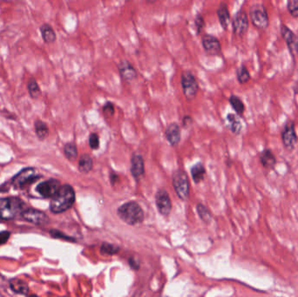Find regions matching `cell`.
<instances>
[{
	"mask_svg": "<svg viewBox=\"0 0 298 297\" xmlns=\"http://www.w3.org/2000/svg\"><path fill=\"white\" fill-rule=\"evenodd\" d=\"M9 285L12 291L18 295L27 296L29 293V287H28L27 283L20 278L11 279Z\"/></svg>",
	"mask_w": 298,
	"mask_h": 297,
	"instance_id": "obj_20",
	"label": "cell"
},
{
	"mask_svg": "<svg viewBox=\"0 0 298 297\" xmlns=\"http://www.w3.org/2000/svg\"><path fill=\"white\" fill-rule=\"evenodd\" d=\"M75 202V192L70 185L60 186V190L50 202V210L53 214H61L72 207Z\"/></svg>",
	"mask_w": 298,
	"mask_h": 297,
	"instance_id": "obj_1",
	"label": "cell"
},
{
	"mask_svg": "<svg viewBox=\"0 0 298 297\" xmlns=\"http://www.w3.org/2000/svg\"><path fill=\"white\" fill-rule=\"evenodd\" d=\"M166 137L167 140L173 146H176L181 139V129L176 123H172L166 130Z\"/></svg>",
	"mask_w": 298,
	"mask_h": 297,
	"instance_id": "obj_18",
	"label": "cell"
},
{
	"mask_svg": "<svg viewBox=\"0 0 298 297\" xmlns=\"http://www.w3.org/2000/svg\"><path fill=\"white\" fill-rule=\"evenodd\" d=\"M293 91H294L295 94L298 96V81L295 84V86L293 87Z\"/></svg>",
	"mask_w": 298,
	"mask_h": 297,
	"instance_id": "obj_39",
	"label": "cell"
},
{
	"mask_svg": "<svg viewBox=\"0 0 298 297\" xmlns=\"http://www.w3.org/2000/svg\"><path fill=\"white\" fill-rule=\"evenodd\" d=\"M232 29L235 36L243 38L246 34L250 27V20L246 12L239 11L236 12L232 20Z\"/></svg>",
	"mask_w": 298,
	"mask_h": 297,
	"instance_id": "obj_8",
	"label": "cell"
},
{
	"mask_svg": "<svg viewBox=\"0 0 298 297\" xmlns=\"http://www.w3.org/2000/svg\"><path fill=\"white\" fill-rule=\"evenodd\" d=\"M155 200H156V205L160 214L165 216L170 214L172 208L171 201L167 191H158L155 196Z\"/></svg>",
	"mask_w": 298,
	"mask_h": 297,
	"instance_id": "obj_15",
	"label": "cell"
},
{
	"mask_svg": "<svg viewBox=\"0 0 298 297\" xmlns=\"http://www.w3.org/2000/svg\"><path fill=\"white\" fill-rule=\"evenodd\" d=\"M50 234L52 235L53 238H57V239H64V240H67V241H74V239L72 237H69L68 235L60 232L59 230H51L50 231Z\"/></svg>",
	"mask_w": 298,
	"mask_h": 297,
	"instance_id": "obj_35",
	"label": "cell"
},
{
	"mask_svg": "<svg viewBox=\"0 0 298 297\" xmlns=\"http://www.w3.org/2000/svg\"><path fill=\"white\" fill-rule=\"evenodd\" d=\"M183 94L187 100H193L198 93L199 84L195 74L190 71H183L181 79Z\"/></svg>",
	"mask_w": 298,
	"mask_h": 297,
	"instance_id": "obj_5",
	"label": "cell"
},
{
	"mask_svg": "<svg viewBox=\"0 0 298 297\" xmlns=\"http://www.w3.org/2000/svg\"><path fill=\"white\" fill-rule=\"evenodd\" d=\"M260 161L262 163V166L266 169H273L277 162L274 153L269 148L264 149L261 153Z\"/></svg>",
	"mask_w": 298,
	"mask_h": 297,
	"instance_id": "obj_17",
	"label": "cell"
},
{
	"mask_svg": "<svg viewBox=\"0 0 298 297\" xmlns=\"http://www.w3.org/2000/svg\"><path fill=\"white\" fill-rule=\"evenodd\" d=\"M26 208L24 202L18 197L0 199V220L9 221L21 216Z\"/></svg>",
	"mask_w": 298,
	"mask_h": 297,
	"instance_id": "obj_2",
	"label": "cell"
},
{
	"mask_svg": "<svg viewBox=\"0 0 298 297\" xmlns=\"http://www.w3.org/2000/svg\"><path fill=\"white\" fill-rule=\"evenodd\" d=\"M11 237V232L9 231H2L0 232V245H4L8 242Z\"/></svg>",
	"mask_w": 298,
	"mask_h": 297,
	"instance_id": "obj_37",
	"label": "cell"
},
{
	"mask_svg": "<svg viewBox=\"0 0 298 297\" xmlns=\"http://www.w3.org/2000/svg\"><path fill=\"white\" fill-rule=\"evenodd\" d=\"M227 119H228L229 124L231 131L233 132L235 135H239L242 131L243 126H242V123L240 121L238 117L235 114H229L227 116Z\"/></svg>",
	"mask_w": 298,
	"mask_h": 297,
	"instance_id": "obj_24",
	"label": "cell"
},
{
	"mask_svg": "<svg viewBox=\"0 0 298 297\" xmlns=\"http://www.w3.org/2000/svg\"><path fill=\"white\" fill-rule=\"evenodd\" d=\"M229 103L237 114L240 116L243 115L245 112V105L240 97L236 95H231L229 97Z\"/></svg>",
	"mask_w": 298,
	"mask_h": 297,
	"instance_id": "obj_23",
	"label": "cell"
},
{
	"mask_svg": "<svg viewBox=\"0 0 298 297\" xmlns=\"http://www.w3.org/2000/svg\"><path fill=\"white\" fill-rule=\"evenodd\" d=\"M118 71L121 79L125 82H132L138 77V71L130 61L122 60L118 64Z\"/></svg>",
	"mask_w": 298,
	"mask_h": 297,
	"instance_id": "obj_14",
	"label": "cell"
},
{
	"mask_svg": "<svg viewBox=\"0 0 298 297\" xmlns=\"http://www.w3.org/2000/svg\"><path fill=\"white\" fill-rule=\"evenodd\" d=\"M89 144H90V147L92 149H97L99 146V140L98 135L96 134H92L90 135V138H89Z\"/></svg>",
	"mask_w": 298,
	"mask_h": 297,
	"instance_id": "obj_36",
	"label": "cell"
},
{
	"mask_svg": "<svg viewBox=\"0 0 298 297\" xmlns=\"http://www.w3.org/2000/svg\"><path fill=\"white\" fill-rule=\"evenodd\" d=\"M281 34L286 43L290 55L295 61L298 57V36L285 24L281 25Z\"/></svg>",
	"mask_w": 298,
	"mask_h": 297,
	"instance_id": "obj_9",
	"label": "cell"
},
{
	"mask_svg": "<svg viewBox=\"0 0 298 297\" xmlns=\"http://www.w3.org/2000/svg\"><path fill=\"white\" fill-rule=\"evenodd\" d=\"M64 153L65 155L67 156V158L70 160H75L78 156V151H77V147L73 143H68L67 144L65 147H64Z\"/></svg>",
	"mask_w": 298,
	"mask_h": 297,
	"instance_id": "obj_29",
	"label": "cell"
},
{
	"mask_svg": "<svg viewBox=\"0 0 298 297\" xmlns=\"http://www.w3.org/2000/svg\"><path fill=\"white\" fill-rule=\"evenodd\" d=\"M287 9L291 16L295 19H298V0H289Z\"/></svg>",
	"mask_w": 298,
	"mask_h": 297,
	"instance_id": "obj_30",
	"label": "cell"
},
{
	"mask_svg": "<svg viewBox=\"0 0 298 297\" xmlns=\"http://www.w3.org/2000/svg\"><path fill=\"white\" fill-rule=\"evenodd\" d=\"M101 252L104 253H108V254H115L118 253L119 250V247L109 243H103L101 246Z\"/></svg>",
	"mask_w": 298,
	"mask_h": 297,
	"instance_id": "obj_33",
	"label": "cell"
},
{
	"mask_svg": "<svg viewBox=\"0 0 298 297\" xmlns=\"http://www.w3.org/2000/svg\"><path fill=\"white\" fill-rule=\"evenodd\" d=\"M173 185L176 194L182 200H187L189 196V183L185 172L175 171L173 175Z\"/></svg>",
	"mask_w": 298,
	"mask_h": 297,
	"instance_id": "obj_7",
	"label": "cell"
},
{
	"mask_svg": "<svg viewBox=\"0 0 298 297\" xmlns=\"http://www.w3.org/2000/svg\"><path fill=\"white\" fill-rule=\"evenodd\" d=\"M40 178V175L37 174L35 168L26 167L12 177V186L16 189H20L35 183Z\"/></svg>",
	"mask_w": 298,
	"mask_h": 297,
	"instance_id": "obj_6",
	"label": "cell"
},
{
	"mask_svg": "<svg viewBox=\"0 0 298 297\" xmlns=\"http://www.w3.org/2000/svg\"><path fill=\"white\" fill-rule=\"evenodd\" d=\"M92 168V160L91 157L88 155H84L80 157L79 161V169L82 173H88Z\"/></svg>",
	"mask_w": 298,
	"mask_h": 297,
	"instance_id": "obj_28",
	"label": "cell"
},
{
	"mask_svg": "<svg viewBox=\"0 0 298 297\" xmlns=\"http://www.w3.org/2000/svg\"><path fill=\"white\" fill-rule=\"evenodd\" d=\"M236 78H237L239 83L242 84V85L248 83L251 80V72L245 65H242L240 68H237Z\"/></svg>",
	"mask_w": 298,
	"mask_h": 297,
	"instance_id": "obj_25",
	"label": "cell"
},
{
	"mask_svg": "<svg viewBox=\"0 0 298 297\" xmlns=\"http://www.w3.org/2000/svg\"><path fill=\"white\" fill-rule=\"evenodd\" d=\"M28 92L32 99H39L41 95L40 86L35 79H30L27 83Z\"/></svg>",
	"mask_w": 298,
	"mask_h": 297,
	"instance_id": "obj_26",
	"label": "cell"
},
{
	"mask_svg": "<svg viewBox=\"0 0 298 297\" xmlns=\"http://www.w3.org/2000/svg\"><path fill=\"white\" fill-rule=\"evenodd\" d=\"M144 160L140 155H135L132 159L131 172L133 176L139 179L144 175Z\"/></svg>",
	"mask_w": 298,
	"mask_h": 297,
	"instance_id": "obj_19",
	"label": "cell"
},
{
	"mask_svg": "<svg viewBox=\"0 0 298 297\" xmlns=\"http://www.w3.org/2000/svg\"><path fill=\"white\" fill-rule=\"evenodd\" d=\"M21 217L26 222L37 226H44L49 222V217L44 212L38 209L26 207L21 214Z\"/></svg>",
	"mask_w": 298,
	"mask_h": 297,
	"instance_id": "obj_11",
	"label": "cell"
},
{
	"mask_svg": "<svg viewBox=\"0 0 298 297\" xmlns=\"http://www.w3.org/2000/svg\"><path fill=\"white\" fill-rule=\"evenodd\" d=\"M40 33L42 36V39L44 40L45 43L46 44H52L55 42L57 40V36H56V32H54L53 28L52 27L51 24H42L40 26Z\"/></svg>",
	"mask_w": 298,
	"mask_h": 297,
	"instance_id": "obj_21",
	"label": "cell"
},
{
	"mask_svg": "<svg viewBox=\"0 0 298 297\" xmlns=\"http://www.w3.org/2000/svg\"><path fill=\"white\" fill-rule=\"evenodd\" d=\"M60 183L56 179H50L40 183L36 187V191L44 198L52 199L57 192L60 190Z\"/></svg>",
	"mask_w": 298,
	"mask_h": 297,
	"instance_id": "obj_12",
	"label": "cell"
},
{
	"mask_svg": "<svg viewBox=\"0 0 298 297\" xmlns=\"http://www.w3.org/2000/svg\"><path fill=\"white\" fill-rule=\"evenodd\" d=\"M197 211H198L200 217L203 219L204 222H208L210 221L211 214L206 206H203L202 204H199L197 205Z\"/></svg>",
	"mask_w": 298,
	"mask_h": 297,
	"instance_id": "obj_32",
	"label": "cell"
},
{
	"mask_svg": "<svg viewBox=\"0 0 298 297\" xmlns=\"http://www.w3.org/2000/svg\"><path fill=\"white\" fill-rule=\"evenodd\" d=\"M129 263H130V265L132 266V268L133 269H135V270H138L139 269V264L136 262V260H133V259H130L129 260Z\"/></svg>",
	"mask_w": 298,
	"mask_h": 297,
	"instance_id": "obj_38",
	"label": "cell"
},
{
	"mask_svg": "<svg viewBox=\"0 0 298 297\" xmlns=\"http://www.w3.org/2000/svg\"><path fill=\"white\" fill-rule=\"evenodd\" d=\"M202 46L208 55H220L222 53V45L215 36L211 34L203 35L202 38Z\"/></svg>",
	"mask_w": 298,
	"mask_h": 297,
	"instance_id": "obj_13",
	"label": "cell"
},
{
	"mask_svg": "<svg viewBox=\"0 0 298 297\" xmlns=\"http://www.w3.org/2000/svg\"><path fill=\"white\" fill-rule=\"evenodd\" d=\"M191 174H192V177H193L194 182L195 183H201L204 179L206 170H205V167L203 166L202 163H198V164H195V166L191 168Z\"/></svg>",
	"mask_w": 298,
	"mask_h": 297,
	"instance_id": "obj_22",
	"label": "cell"
},
{
	"mask_svg": "<svg viewBox=\"0 0 298 297\" xmlns=\"http://www.w3.org/2000/svg\"><path fill=\"white\" fill-rule=\"evenodd\" d=\"M216 12L221 26L224 31H227L231 22L230 12L228 5L225 3H221Z\"/></svg>",
	"mask_w": 298,
	"mask_h": 297,
	"instance_id": "obj_16",
	"label": "cell"
},
{
	"mask_svg": "<svg viewBox=\"0 0 298 297\" xmlns=\"http://www.w3.org/2000/svg\"><path fill=\"white\" fill-rule=\"evenodd\" d=\"M34 128H35L37 136L40 139H44L45 138H46L49 130H48L47 125L44 121L36 120L34 123Z\"/></svg>",
	"mask_w": 298,
	"mask_h": 297,
	"instance_id": "obj_27",
	"label": "cell"
},
{
	"mask_svg": "<svg viewBox=\"0 0 298 297\" xmlns=\"http://www.w3.org/2000/svg\"><path fill=\"white\" fill-rule=\"evenodd\" d=\"M118 215L129 225H137L143 222L144 214L141 207L135 202H127L118 209Z\"/></svg>",
	"mask_w": 298,
	"mask_h": 297,
	"instance_id": "obj_3",
	"label": "cell"
},
{
	"mask_svg": "<svg viewBox=\"0 0 298 297\" xmlns=\"http://www.w3.org/2000/svg\"><path fill=\"white\" fill-rule=\"evenodd\" d=\"M146 1H147V3H149V4H155L158 0H146Z\"/></svg>",
	"mask_w": 298,
	"mask_h": 297,
	"instance_id": "obj_40",
	"label": "cell"
},
{
	"mask_svg": "<svg viewBox=\"0 0 298 297\" xmlns=\"http://www.w3.org/2000/svg\"><path fill=\"white\" fill-rule=\"evenodd\" d=\"M102 110H103L104 114L106 115V116L112 117L113 115L115 114V105L110 102V101H108V102H106L105 105H104Z\"/></svg>",
	"mask_w": 298,
	"mask_h": 297,
	"instance_id": "obj_34",
	"label": "cell"
},
{
	"mask_svg": "<svg viewBox=\"0 0 298 297\" xmlns=\"http://www.w3.org/2000/svg\"><path fill=\"white\" fill-rule=\"evenodd\" d=\"M250 19L252 24L259 30H266L270 25L267 9L263 4H254L250 8Z\"/></svg>",
	"mask_w": 298,
	"mask_h": 297,
	"instance_id": "obj_4",
	"label": "cell"
},
{
	"mask_svg": "<svg viewBox=\"0 0 298 297\" xmlns=\"http://www.w3.org/2000/svg\"><path fill=\"white\" fill-rule=\"evenodd\" d=\"M282 140L285 149L288 151L294 150L295 147L298 143V138L295 128L294 121H288L283 127L282 132Z\"/></svg>",
	"mask_w": 298,
	"mask_h": 297,
	"instance_id": "obj_10",
	"label": "cell"
},
{
	"mask_svg": "<svg viewBox=\"0 0 298 297\" xmlns=\"http://www.w3.org/2000/svg\"><path fill=\"white\" fill-rule=\"evenodd\" d=\"M205 20H204V18H203V15L202 14H197L196 17H195V29H196V32H197V34L200 35L202 32H203V29L205 27Z\"/></svg>",
	"mask_w": 298,
	"mask_h": 297,
	"instance_id": "obj_31",
	"label": "cell"
}]
</instances>
